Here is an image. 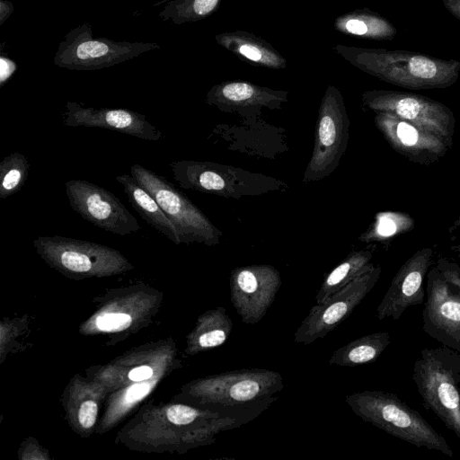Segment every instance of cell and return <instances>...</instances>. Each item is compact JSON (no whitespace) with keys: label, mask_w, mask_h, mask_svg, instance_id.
I'll list each match as a JSON object with an SVG mask.
<instances>
[{"label":"cell","mask_w":460,"mask_h":460,"mask_svg":"<svg viewBox=\"0 0 460 460\" xmlns=\"http://www.w3.org/2000/svg\"><path fill=\"white\" fill-rule=\"evenodd\" d=\"M412 380L423 406L460 441V352L443 345L422 349Z\"/></svg>","instance_id":"obj_4"},{"label":"cell","mask_w":460,"mask_h":460,"mask_svg":"<svg viewBox=\"0 0 460 460\" xmlns=\"http://www.w3.org/2000/svg\"><path fill=\"white\" fill-rule=\"evenodd\" d=\"M160 49L155 42L115 41L103 37L96 38L92 25L84 22L65 35L58 44L53 62L57 66L69 70H98Z\"/></svg>","instance_id":"obj_6"},{"label":"cell","mask_w":460,"mask_h":460,"mask_svg":"<svg viewBox=\"0 0 460 460\" xmlns=\"http://www.w3.org/2000/svg\"><path fill=\"white\" fill-rule=\"evenodd\" d=\"M288 101V92L273 90L245 81H226L211 87L206 102L222 111H254L278 108Z\"/></svg>","instance_id":"obj_17"},{"label":"cell","mask_w":460,"mask_h":460,"mask_svg":"<svg viewBox=\"0 0 460 460\" xmlns=\"http://www.w3.org/2000/svg\"><path fill=\"white\" fill-rule=\"evenodd\" d=\"M149 391V385L146 384H139L132 385L126 394V400L134 402L144 397Z\"/></svg>","instance_id":"obj_30"},{"label":"cell","mask_w":460,"mask_h":460,"mask_svg":"<svg viewBox=\"0 0 460 460\" xmlns=\"http://www.w3.org/2000/svg\"><path fill=\"white\" fill-rule=\"evenodd\" d=\"M391 343L388 332L364 335L339 348L332 354L329 364L358 367L376 361Z\"/></svg>","instance_id":"obj_21"},{"label":"cell","mask_w":460,"mask_h":460,"mask_svg":"<svg viewBox=\"0 0 460 460\" xmlns=\"http://www.w3.org/2000/svg\"><path fill=\"white\" fill-rule=\"evenodd\" d=\"M30 172L26 156L14 152L0 163V198L6 199L17 193L25 184Z\"/></svg>","instance_id":"obj_25"},{"label":"cell","mask_w":460,"mask_h":460,"mask_svg":"<svg viewBox=\"0 0 460 460\" xmlns=\"http://www.w3.org/2000/svg\"><path fill=\"white\" fill-rule=\"evenodd\" d=\"M345 402L356 415L386 433L417 447L454 456L446 438L397 394L365 390L346 395Z\"/></svg>","instance_id":"obj_3"},{"label":"cell","mask_w":460,"mask_h":460,"mask_svg":"<svg viewBox=\"0 0 460 460\" xmlns=\"http://www.w3.org/2000/svg\"><path fill=\"white\" fill-rule=\"evenodd\" d=\"M453 228H460V217L455 221Z\"/></svg>","instance_id":"obj_34"},{"label":"cell","mask_w":460,"mask_h":460,"mask_svg":"<svg viewBox=\"0 0 460 460\" xmlns=\"http://www.w3.org/2000/svg\"><path fill=\"white\" fill-rule=\"evenodd\" d=\"M433 257V248H421L402 265L376 308L378 320L396 321L408 308L424 302V280Z\"/></svg>","instance_id":"obj_14"},{"label":"cell","mask_w":460,"mask_h":460,"mask_svg":"<svg viewBox=\"0 0 460 460\" xmlns=\"http://www.w3.org/2000/svg\"><path fill=\"white\" fill-rule=\"evenodd\" d=\"M339 32L360 39L388 40L396 35L395 27L382 15L367 9H356L334 20Z\"/></svg>","instance_id":"obj_20"},{"label":"cell","mask_w":460,"mask_h":460,"mask_svg":"<svg viewBox=\"0 0 460 460\" xmlns=\"http://www.w3.org/2000/svg\"><path fill=\"white\" fill-rule=\"evenodd\" d=\"M222 0H169L158 13L164 21L180 25L201 21L212 15Z\"/></svg>","instance_id":"obj_24"},{"label":"cell","mask_w":460,"mask_h":460,"mask_svg":"<svg viewBox=\"0 0 460 460\" xmlns=\"http://www.w3.org/2000/svg\"><path fill=\"white\" fill-rule=\"evenodd\" d=\"M422 329L441 345L460 352V267L440 258L426 277Z\"/></svg>","instance_id":"obj_5"},{"label":"cell","mask_w":460,"mask_h":460,"mask_svg":"<svg viewBox=\"0 0 460 460\" xmlns=\"http://www.w3.org/2000/svg\"><path fill=\"white\" fill-rule=\"evenodd\" d=\"M375 122L392 148L411 162L435 163L450 148L440 137L394 115L376 112Z\"/></svg>","instance_id":"obj_15"},{"label":"cell","mask_w":460,"mask_h":460,"mask_svg":"<svg viewBox=\"0 0 460 460\" xmlns=\"http://www.w3.org/2000/svg\"><path fill=\"white\" fill-rule=\"evenodd\" d=\"M333 50L354 66L408 89L447 88L460 74V62L414 51L337 44Z\"/></svg>","instance_id":"obj_1"},{"label":"cell","mask_w":460,"mask_h":460,"mask_svg":"<svg viewBox=\"0 0 460 460\" xmlns=\"http://www.w3.org/2000/svg\"><path fill=\"white\" fill-rule=\"evenodd\" d=\"M234 323L222 306L208 311L201 319L195 347L208 349L222 346L232 332Z\"/></svg>","instance_id":"obj_23"},{"label":"cell","mask_w":460,"mask_h":460,"mask_svg":"<svg viewBox=\"0 0 460 460\" xmlns=\"http://www.w3.org/2000/svg\"><path fill=\"white\" fill-rule=\"evenodd\" d=\"M98 406L93 401H86L82 403L78 412V418L84 428H91L96 420Z\"/></svg>","instance_id":"obj_28"},{"label":"cell","mask_w":460,"mask_h":460,"mask_svg":"<svg viewBox=\"0 0 460 460\" xmlns=\"http://www.w3.org/2000/svg\"><path fill=\"white\" fill-rule=\"evenodd\" d=\"M402 217V216L393 213L381 214L371 233L364 238L365 242L381 240L395 234L398 226L397 221Z\"/></svg>","instance_id":"obj_26"},{"label":"cell","mask_w":460,"mask_h":460,"mask_svg":"<svg viewBox=\"0 0 460 460\" xmlns=\"http://www.w3.org/2000/svg\"><path fill=\"white\" fill-rule=\"evenodd\" d=\"M65 192L71 208L84 220L114 234L125 236L141 226L110 190L87 181L69 180Z\"/></svg>","instance_id":"obj_11"},{"label":"cell","mask_w":460,"mask_h":460,"mask_svg":"<svg viewBox=\"0 0 460 460\" xmlns=\"http://www.w3.org/2000/svg\"><path fill=\"white\" fill-rule=\"evenodd\" d=\"M17 69L16 63L4 55L0 56V87H3Z\"/></svg>","instance_id":"obj_29"},{"label":"cell","mask_w":460,"mask_h":460,"mask_svg":"<svg viewBox=\"0 0 460 460\" xmlns=\"http://www.w3.org/2000/svg\"><path fill=\"white\" fill-rule=\"evenodd\" d=\"M283 388V378L277 371L241 368L210 376L201 380L196 390L207 408L248 423L266 411Z\"/></svg>","instance_id":"obj_2"},{"label":"cell","mask_w":460,"mask_h":460,"mask_svg":"<svg viewBox=\"0 0 460 460\" xmlns=\"http://www.w3.org/2000/svg\"><path fill=\"white\" fill-rule=\"evenodd\" d=\"M365 106L425 128L452 146L455 117L443 103L420 94L391 90H370L362 94Z\"/></svg>","instance_id":"obj_9"},{"label":"cell","mask_w":460,"mask_h":460,"mask_svg":"<svg viewBox=\"0 0 460 460\" xmlns=\"http://www.w3.org/2000/svg\"><path fill=\"white\" fill-rule=\"evenodd\" d=\"M131 317L124 313H107L97 317V327L104 332H119L127 329Z\"/></svg>","instance_id":"obj_27"},{"label":"cell","mask_w":460,"mask_h":460,"mask_svg":"<svg viewBox=\"0 0 460 460\" xmlns=\"http://www.w3.org/2000/svg\"><path fill=\"white\" fill-rule=\"evenodd\" d=\"M372 252L362 250L353 252L335 267L323 279L316 294V304L323 303L355 279L369 270L374 265L370 262Z\"/></svg>","instance_id":"obj_22"},{"label":"cell","mask_w":460,"mask_h":460,"mask_svg":"<svg viewBox=\"0 0 460 460\" xmlns=\"http://www.w3.org/2000/svg\"><path fill=\"white\" fill-rule=\"evenodd\" d=\"M62 118L66 127L106 128L148 141H158L163 136L145 115L128 109H97L67 102Z\"/></svg>","instance_id":"obj_16"},{"label":"cell","mask_w":460,"mask_h":460,"mask_svg":"<svg viewBox=\"0 0 460 460\" xmlns=\"http://www.w3.org/2000/svg\"><path fill=\"white\" fill-rule=\"evenodd\" d=\"M381 267L373 266L325 301L314 305L294 333V341L308 345L333 331L377 283Z\"/></svg>","instance_id":"obj_10"},{"label":"cell","mask_w":460,"mask_h":460,"mask_svg":"<svg viewBox=\"0 0 460 460\" xmlns=\"http://www.w3.org/2000/svg\"><path fill=\"white\" fill-rule=\"evenodd\" d=\"M33 244L46 261L73 273L88 274L96 269L113 270L127 267L118 251L89 241L40 235Z\"/></svg>","instance_id":"obj_12"},{"label":"cell","mask_w":460,"mask_h":460,"mask_svg":"<svg viewBox=\"0 0 460 460\" xmlns=\"http://www.w3.org/2000/svg\"><path fill=\"white\" fill-rule=\"evenodd\" d=\"M130 174L155 199L174 225L181 243L197 242L208 245L219 243L221 232L166 178L138 164L130 166Z\"/></svg>","instance_id":"obj_7"},{"label":"cell","mask_w":460,"mask_h":460,"mask_svg":"<svg viewBox=\"0 0 460 460\" xmlns=\"http://www.w3.org/2000/svg\"><path fill=\"white\" fill-rule=\"evenodd\" d=\"M229 285L231 303L242 323L255 324L273 304L281 278L271 265L242 266L231 271Z\"/></svg>","instance_id":"obj_13"},{"label":"cell","mask_w":460,"mask_h":460,"mask_svg":"<svg viewBox=\"0 0 460 460\" xmlns=\"http://www.w3.org/2000/svg\"><path fill=\"white\" fill-rule=\"evenodd\" d=\"M215 39L219 46L252 66L273 70L287 66L286 58L277 49L252 32L236 30L217 34Z\"/></svg>","instance_id":"obj_18"},{"label":"cell","mask_w":460,"mask_h":460,"mask_svg":"<svg viewBox=\"0 0 460 460\" xmlns=\"http://www.w3.org/2000/svg\"><path fill=\"white\" fill-rule=\"evenodd\" d=\"M456 250L458 253L459 261H460V243L456 247Z\"/></svg>","instance_id":"obj_35"},{"label":"cell","mask_w":460,"mask_h":460,"mask_svg":"<svg viewBox=\"0 0 460 460\" xmlns=\"http://www.w3.org/2000/svg\"><path fill=\"white\" fill-rule=\"evenodd\" d=\"M349 120L341 93L328 86L319 109L314 147L304 181L329 176L338 166L349 142Z\"/></svg>","instance_id":"obj_8"},{"label":"cell","mask_w":460,"mask_h":460,"mask_svg":"<svg viewBox=\"0 0 460 460\" xmlns=\"http://www.w3.org/2000/svg\"><path fill=\"white\" fill-rule=\"evenodd\" d=\"M152 375L153 370L151 367L147 366H141L130 370L128 373V377L132 381L139 382L150 378Z\"/></svg>","instance_id":"obj_31"},{"label":"cell","mask_w":460,"mask_h":460,"mask_svg":"<svg viewBox=\"0 0 460 460\" xmlns=\"http://www.w3.org/2000/svg\"><path fill=\"white\" fill-rule=\"evenodd\" d=\"M122 187L128 202L140 217L152 227L172 243H181L179 234L155 199L144 189L131 174L120 173L115 177Z\"/></svg>","instance_id":"obj_19"},{"label":"cell","mask_w":460,"mask_h":460,"mask_svg":"<svg viewBox=\"0 0 460 460\" xmlns=\"http://www.w3.org/2000/svg\"><path fill=\"white\" fill-rule=\"evenodd\" d=\"M14 11V5L8 0H0V25L11 16Z\"/></svg>","instance_id":"obj_32"},{"label":"cell","mask_w":460,"mask_h":460,"mask_svg":"<svg viewBox=\"0 0 460 460\" xmlns=\"http://www.w3.org/2000/svg\"><path fill=\"white\" fill-rule=\"evenodd\" d=\"M444 6L460 20V0H442Z\"/></svg>","instance_id":"obj_33"}]
</instances>
